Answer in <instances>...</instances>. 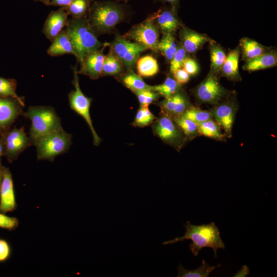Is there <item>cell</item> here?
Instances as JSON below:
<instances>
[{"instance_id":"6da1fadb","label":"cell","mask_w":277,"mask_h":277,"mask_svg":"<svg viewBox=\"0 0 277 277\" xmlns=\"http://www.w3.org/2000/svg\"><path fill=\"white\" fill-rule=\"evenodd\" d=\"M127 15L126 7L118 2L93 1L90 5L87 19L91 28L98 35L111 33Z\"/></svg>"},{"instance_id":"7a4b0ae2","label":"cell","mask_w":277,"mask_h":277,"mask_svg":"<svg viewBox=\"0 0 277 277\" xmlns=\"http://www.w3.org/2000/svg\"><path fill=\"white\" fill-rule=\"evenodd\" d=\"M184 225L186 232L183 236L165 241L163 245L173 244L185 240H190L192 243L189 244V249L195 256L198 255L199 251L202 248L210 247L213 250L215 258L217 257V251L219 249L225 248L219 229L215 223L194 225L191 224L189 221H187Z\"/></svg>"},{"instance_id":"3957f363","label":"cell","mask_w":277,"mask_h":277,"mask_svg":"<svg viewBox=\"0 0 277 277\" xmlns=\"http://www.w3.org/2000/svg\"><path fill=\"white\" fill-rule=\"evenodd\" d=\"M65 30L73 47L74 56L80 65L87 54L104 46V43L98 39L87 18L71 17L68 20Z\"/></svg>"},{"instance_id":"277c9868","label":"cell","mask_w":277,"mask_h":277,"mask_svg":"<svg viewBox=\"0 0 277 277\" xmlns=\"http://www.w3.org/2000/svg\"><path fill=\"white\" fill-rule=\"evenodd\" d=\"M24 115L31 121L29 139L31 144L45 135L62 128L61 120L50 106H30Z\"/></svg>"},{"instance_id":"5b68a950","label":"cell","mask_w":277,"mask_h":277,"mask_svg":"<svg viewBox=\"0 0 277 277\" xmlns=\"http://www.w3.org/2000/svg\"><path fill=\"white\" fill-rule=\"evenodd\" d=\"M72 136L63 128L40 138L34 144L38 160L53 161L57 156L69 149Z\"/></svg>"},{"instance_id":"8992f818","label":"cell","mask_w":277,"mask_h":277,"mask_svg":"<svg viewBox=\"0 0 277 277\" xmlns=\"http://www.w3.org/2000/svg\"><path fill=\"white\" fill-rule=\"evenodd\" d=\"M72 69L73 72L72 83L74 90H71L68 94L70 107L85 120L91 131L94 145L98 146L102 139L94 128L90 114V107L92 99L85 96L80 88L76 66L72 67Z\"/></svg>"},{"instance_id":"52a82bcc","label":"cell","mask_w":277,"mask_h":277,"mask_svg":"<svg viewBox=\"0 0 277 277\" xmlns=\"http://www.w3.org/2000/svg\"><path fill=\"white\" fill-rule=\"evenodd\" d=\"M104 46L109 47L126 69H132L141 54L148 50L119 34H116L111 42L104 43Z\"/></svg>"},{"instance_id":"ba28073f","label":"cell","mask_w":277,"mask_h":277,"mask_svg":"<svg viewBox=\"0 0 277 277\" xmlns=\"http://www.w3.org/2000/svg\"><path fill=\"white\" fill-rule=\"evenodd\" d=\"M159 34V30L150 15L143 22L133 26L123 36L147 49L157 52Z\"/></svg>"},{"instance_id":"9c48e42d","label":"cell","mask_w":277,"mask_h":277,"mask_svg":"<svg viewBox=\"0 0 277 277\" xmlns=\"http://www.w3.org/2000/svg\"><path fill=\"white\" fill-rule=\"evenodd\" d=\"M152 130L163 142L176 148H180L184 142V134L173 118L164 112L152 123Z\"/></svg>"},{"instance_id":"30bf717a","label":"cell","mask_w":277,"mask_h":277,"mask_svg":"<svg viewBox=\"0 0 277 277\" xmlns=\"http://www.w3.org/2000/svg\"><path fill=\"white\" fill-rule=\"evenodd\" d=\"M228 93L220 83L217 75L210 71L194 90L195 97L201 102L217 104Z\"/></svg>"},{"instance_id":"8fae6325","label":"cell","mask_w":277,"mask_h":277,"mask_svg":"<svg viewBox=\"0 0 277 277\" xmlns=\"http://www.w3.org/2000/svg\"><path fill=\"white\" fill-rule=\"evenodd\" d=\"M4 141V156L9 163L17 159L29 146L31 145L23 127L10 129L3 135Z\"/></svg>"},{"instance_id":"7c38bea8","label":"cell","mask_w":277,"mask_h":277,"mask_svg":"<svg viewBox=\"0 0 277 277\" xmlns=\"http://www.w3.org/2000/svg\"><path fill=\"white\" fill-rule=\"evenodd\" d=\"M23 107L13 98L0 96V135L10 129L16 118L22 113Z\"/></svg>"},{"instance_id":"4fadbf2b","label":"cell","mask_w":277,"mask_h":277,"mask_svg":"<svg viewBox=\"0 0 277 277\" xmlns=\"http://www.w3.org/2000/svg\"><path fill=\"white\" fill-rule=\"evenodd\" d=\"M17 207L12 175L9 169L3 166V179L0 186V211L7 213Z\"/></svg>"},{"instance_id":"5bb4252c","label":"cell","mask_w":277,"mask_h":277,"mask_svg":"<svg viewBox=\"0 0 277 277\" xmlns=\"http://www.w3.org/2000/svg\"><path fill=\"white\" fill-rule=\"evenodd\" d=\"M175 8H163L151 14L154 23L162 34L174 33L182 27Z\"/></svg>"},{"instance_id":"9a60e30c","label":"cell","mask_w":277,"mask_h":277,"mask_svg":"<svg viewBox=\"0 0 277 277\" xmlns=\"http://www.w3.org/2000/svg\"><path fill=\"white\" fill-rule=\"evenodd\" d=\"M164 112L173 118L182 115L190 107L189 101L181 90L156 103Z\"/></svg>"},{"instance_id":"2e32d148","label":"cell","mask_w":277,"mask_h":277,"mask_svg":"<svg viewBox=\"0 0 277 277\" xmlns=\"http://www.w3.org/2000/svg\"><path fill=\"white\" fill-rule=\"evenodd\" d=\"M68 14L64 8L51 11L47 17L42 32L51 42L66 27L68 22Z\"/></svg>"},{"instance_id":"e0dca14e","label":"cell","mask_w":277,"mask_h":277,"mask_svg":"<svg viewBox=\"0 0 277 277\" xmlns=\"http://www.w3.org/2000/svg\"><path fill=\"white\" fill-rule=\"evenodd\" d=\"M105 47L103 46L100 49L87 54L81 64L77 73L87 75L92 80H97L101 77Z\"/></svg>"},{"instance_id":"ac0fdd59","label":"cell","mask_w":277,"mask_h":277,"mask_svg":"<svg viewBox=\"0 0 277 277\" xmlns=\"http://www.w3.org/2000/svg\"><path fill=\"white\" fill-rule=\"evenodd\" d=\"M179 34L181 45L187 53L191 54L196 53L206 43L213 41L207 35L185 26L181 27Z\"/></svg>"},{"instance_id":"d6986e66","label":"cell","mask_w":277,"mask_h":277,"mask_svg":"<svg viewBox=\"0 0 277 277\" xmlns=\"http://www.w3.org/2000/svg\"><path fill=\"white\" fill-rule=\"evenodd\" d=\"M211 113L225 132L231 134L235 115V108L232 103L226 102L218 104L213 109Z\"/></svg>"},{"instance_id":"ffe728a7","label":"cell","mask_w":277,"mask_h":277,"mask_svg":"<svg viewBox=\"0 0 277 277\" xmlns=\"http://www.w3.org/2000/svg\"><path fill=\"white\" fill-rule=\"evenodd\" d=\"M277 64V53L275 50H270L253 58L245 62L243 70L248 72L274 67Z\"/></svg>"},{"instance_id":"44dd1931","label":"cell","mask_w":277,"mask_h":277,"mask_svg":"<svg viewBox=\"0 0 277 277\" xmlns=\"http://www.w3.org/2000/svg\"><path fill=\"white\" fill-rule=\"evenodd\" d=\"M239 47L230 50L226 60L222 67L220 73L229 80L235 81L240 78L239 73Z\"/></svg>"},{"instance_id":"7402d4cb","label":"cell","mask_w":277,"mask_h":277,"mask_svg":"<svg viewBox=\"0 0 277 277\" xmlns=\"http://www.w3.org/2000/svg\"><path fill=\"white\" fill-rule=\"evenodd\" d=\"M47 53L51 56H58L74 52L66 30H63L53 39L47 50Z\"/></svg>"},{"instance_id":"603a6c76","label":"cell","mask_w":277,"mask_h":277,"mask_svg":"<svg viewBox=\"0 0 277 277\" xmlns=\"http://www.w3.org/2000/svg\"><path fill=\"white\" fill-rule=\"evenodd\" d=\"M239 48L242 58L245 62L270 51L266 47L248 37L241 39Z\"/></svg>"},{"instance_id":"cb8c5ba5","label":"cell","mask_w":277,"mask_h":277,"mask_svg":"<svg viewBox=\"0 0 277 277\" xmlns=\"http://www.w3.org/2000/svg\"><path fill=\"white\" fill-rule=\"evenodd\" d=\"M117 76V80L132 92L143 90H152V86L146 84L142 77L134 73L132 69Z\"/></svg>"},{"instance_id":"d4e9b609","label":"cell","mask_w":277,"mask_h":277,"mask_svg":"<svg viewBox=\"0 0 277 277\" xmlns=\"http://www.w3.org/2000/svg\"><path fill=\"white\" fill-rule=\"evenodd\" d=\"M125 67L111 49L105 55L101 76H118L125 71Z\"/></svg>"},{"instance_id":"484cf974","label":"cell","mask_w":277,"mask_h":277,"mask_svg":"<svg viewBox=\"0 0 277 277\" xmlns=\"http://www.w3.org/2000/svg\"><path fill=\"white\" fill-rule=\"evenodd\" d=\"M210 71L217 75L226 60L227 55L222 47L214 41L209 43Z\"/></svg>"},{"instance_id":"4316f807","label":"cell","mask_w":277,"mask_h":277,"mask_svg":"<svg viewBox=\"0 0 277 277\" xmlns=\"http://www.w3.org/2000/svg\"><path fill=\"white\" fill-rule=\"evenodd\" d=\"M136 64L138 74L141 77L153 76L159 71L156 60L150 55H146L138 58Z\"/></svg>"},{"instance_id":"83f0119b","label":"cell","mask_w":277,"mask_h":277,"mask_svg":"<svg viewBox=\"0 0 277 277\" xmlns=\"http://www.w3.org/2000/svg\"><path fill=\"white\" fill-rule=\"evenodd\" d=\"M221 264L211 266L204 260H202L201 265L195 270H187L180 264L177 266L178 271L177 277H208L215 268L221 266Z\"/></svg>"},{"instance_id":"f1b7e54d","label":"cell","mask_w":277,"mask_h":277,"mask_svg":"<svg viewBox=\"0 0 277 277\" xmlns=\"http://www.w3.org/2000/svg\"><path fill=\"white\" fill-rule=\"evenodd\" d=\"M177 48L173 34H163V36L157 44V50L165 57L166 61L170 62Z\"/></svg>"},{"instance_id":"f546056e","label":"cell","mask_w":277,"mask_h":277,"mask_svg":"<svg viewBox=\"0 0 277 277\" xmlns=\"http://www.w3.org/2000/svg\"><path fill=\"white\" fill-rule=\"evenodd\" d=\"M197 131L199 134L214 139L221 140L224 136L220 126L212 119L197 124Z\"/></svg>"},{"instance_id":"4dcf8cb0","label":"cell","mask_w":277,"mask_h":277,"mask_svg":"<svg viewBox=\"0 0 277 277\" xmlns=\"http://www.w3.org/2000/svg\"><path fill=\"white\" fill-rule=\"evenodd\" d=\"M16 86L17 82L15 79L0 76V96L13 98L24 107L25 103L23 98L16 93Z\"/></svg>"},{"instance_id":"1f68e13d","label":"cell","mask_w":277,"mask_h":277,"mask_svg":"<svg viewBox=\"0 0 277 277\" xmlns=\"http://www.w3.org/2000/svg\"><path fill=\"white\" fill-rule=\"evenodd\" d=\"M151 89L165 98L175 94L181 89V85L174 78L169 76H167L162 84L152 86Z\"/></svg>"},{"instance_id":"d6a6232c","label":"cell","mask_w":277,"mask_h":277,"mask_svg":"<svg viewBox=\"0 0 277 277\" xmlns=\"http://www.w3.org/2000/svg\"><path fill=\"white\" fill-rule=\"evenodd\" d=\"M90 6L89 0H73L70 5L65 8L68 15L73 18H87Z\"/></svg>"},{"instance_id":"836d02e7","label":"cell","mask_w":277,"mask_h":277,"mask_svg":"<svg viewBox=\"0 0 277 277\" xmlns=\"http://www.w3.org/2000/svg\"><path fill=\"white\" fill-rule=\"evenodd\" d=\"M156 118L149 109L148 106L140 105L131 124L134 127H144L152 124Z\"/></svg>"},{"instance_id":"e575fe53","label":"cell","mask_w":277,"mask_h":277,"mask_svg":"<svg viewBox=\"0 0 277 277\" xmlns=\"http://www.w3.org/2000/svg\"><path fill=\"white\" fill-rule=\"evenodd\" d=\"M181 116L190 119L197 124L212 119L213 117L211 112L193 106H190Z\"/></svg>"},{"instance_id":"d590c367","label":"cell","mask_w":277,"mask_h":277,"mask_svg":"<svg viewBox=\"0 0 277 277\" xmlns=\"http://www.w3.org/2000/svg\"><path fill=\"white\" fill-rule=\"evenodd\" d=\"M186 136L193 137L198 133L197 124L187 118L180 116L173 118Z\"/></svg>"},{"instance_id":"8d00e7d4","label":"cell","mask_w":277,"mask_h":277,"mask_svg":"<svg viewBox=\"0 0 277 277\" xmlns=\"http://www.w3.org/2000/svg\"><path fill=\"white\" fill-rule=\"evenodd\" d=\"M136 96L141 106H148L156 102L160 95L152 90H143L133 92Z\"/></svg>"},{"instance_id":"74e56055","label":"cell","mask_w":277,"mask_h":277,"mask_svg":"<svg viewBox=\"0 0 277 277\" xmlns=\"http://www.w3.org/2000/svg\"><path fill=\"white\" fill-rule=\"evenodd\" d=\"M187 52L181 44L177 45V50L170 63V72L173 73L178 69L183 68V65L187 57Z\"/></svg>"},{"instance_id":"f35d334b","label":"cell","mask_w":277,"mask_h":277,"mask_svg":"<svg viewBox=\"0 0 277 277\" xmlns=\"http://www.w3.org/2000/svg\"><path fill=\"white\" fill-rule=\"evenodd\" d=\"M18 224L19 221L16 217L8 216L0 211V228L12 231L17 228Z\"/></svg>"},{"instance_id":"ab89813d","label":"cell","mask_w":277,"mask_h":277,"mask_svg":"<svg viewBox=\"0 0 277 277\" xmlns=\"http://www.w3.org/2000/svg\"><path fill=\"white\" fill-rule=\"evenodd\" d=\"M183 68L190 75H195L199 71V66L196 61L187 56L183 63Z\"/></svg>"},{"instance_id":"60d3db41","label":"cell","mask_w":277,"mask_h":277,"mask_svg":"<svg viewBox=\"0 0 277 277\" xmlns=\"http://www.w3.org/2000/svg\"><path fill=\"white\" fill-rule=\"evenodd\" d=\"M11 253V249L9 243L5 240L0 239V263L7 261Z\"/></svg>"},{"instance_id":"b9f144b4","label":"cell","mask_w":277,"mask_h":277,"mask_svg":"<svg viewBox=\"0 0 277 277\" xmlns=\"http://www.w3.org/2000/svg\"><path fill=\"white\" fill-rule=\"evenodd\" d=\"M174 80L180 85L187 83L190 79V75L183 69L177 70L173 73Z\"/></svg>"},{"instance_id":"7bdbcfd3","label":"cell","mask_w":277,"mask_h":277,"mask_svg":"<svg viewBox=\"0 0 277 277\" xmlns=\"http://www.w3.org/2000/svg\"><path fill=\"white\" fill-rule=\"evenodd\" d=\"M73 0H50V5L66 8Z\"/></svg>"},{"instance_id":"ee69618b","label":"cell","mask_w":277,"mask_h":277,"mask_svg":"<svg viewBox=\"0 0 277 277\" xmlns=\"http://www.w3.org/2000/svg\"><path fill=\"white\" fill-rule=\"evenodd\" d=\"M160 1L162 3H168L171 5V6L177 9V8L179 7L180 0H160Z\"/></svg>"},{"instance_id":"f6af8a7d","label":"cell","mask_w":277,"mask_h":277,"mask_svg":"<svg viewBox=\"0 0 277 277\" xmlns=\"http://www.w3.org/2000/svg\"><path fill=\"white\" fill-rule=\"evenodd\" d=\"M4 155V141L3 135H0V164L1 163V159Z\"/></svg>"},{"instance_id":"bcb514c9","label":"cell","mask_w":277,"mask_h":277,"mask_svg":"<svg viewBox=\"0 0 277 277\" xmlns=\"http://www.w3.org/2000/svg\"><path fill=\"white\" fill-rule=\"evenodd\" d=\"M34 1L41 2L48 6H50V0H34Z\"/></svg>"},{"instance_id":"7dc6e473","label":"cell","mask_w":277,"mask_h":277,"mask_svg":"<svg viewBox=\"0 0 277 277\" xmlns=\"http://www.w3.org/2000/svg\"><path fill=\"white\" fill-rule=\"evenodd\" d=\"M3 166L0 164V186L2 183V179H3Z\"/></svg>"},{"instance_id":"c3c4849f","label":"cell","mask_w":277,"mask_h":277,"mask_svg":"<svg viewBox=\"0 0 277 277\" xmlns=\"http://www.w3.org/2000/svg\"><path fill=\"white\" fill-rule=\"evenodd\" d=\"M117 2H120V1H124L125 2H128V1L129 0H116Z\"/></svg>"},{"instance_id":"681fc988","label":"cell","mask_w":277,"mask_h":277,"mask_svg":"<svg viewBox=\"0 0 277 277\" xmlns=\"http://www.w3.org/2000/svg\"><path fill=\"white\" fill-rule=\"evenodd\" d=\"M90 2L94 1V0H89Z\"/></svg>"}]
</instances>
